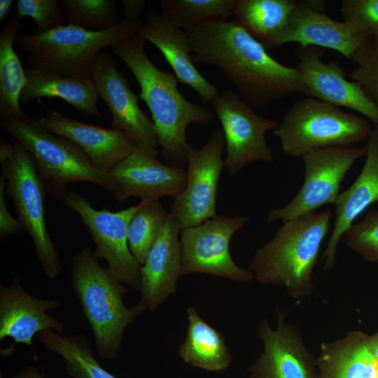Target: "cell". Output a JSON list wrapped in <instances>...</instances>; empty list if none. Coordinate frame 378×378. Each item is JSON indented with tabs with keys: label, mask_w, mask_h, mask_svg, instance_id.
Returning <instances> with one entry per match:
<instances>
[{
	"label": "cell",
	"mask_w": 378,
	"mask_h": 378,
	"mask_svg": "<svg viewBox=\"0 0 378 378\" xmlns=\"http://www.w3.org/2000/svg\"><path fill=\"white\" fill-rule=\"evenodd\" d=\"M186 31L193 61L220 69L251 106L303 93L296 69L275 60L237 20L211 22Z\"/></svg>",
	"instance_id": "1"
},
{
	"label": "cell",
	"mask_w": 378,
	"mask_h": 378,
	"mask_svg": "<svg viewBox=\"0 0 378 378\" xmlns=\"http://www.w3.org/2000/svg\"><path fill=\"white\" fill-rule=\"evenodd\" d=\"M147 41L138 33L113 44V52L130 69L141 89L139 98L148 106L159 146L169 165L187 164L190 146L186 131L191 124L203 126L213 120L211 111L187 99L178 90L176 76L158 69L145 51Z\"/></svg>",
	"instance_id": "2"
},
{
	"label": "cell",
	"mask_w": 378,
	"mask_h": 378,
	"mask_svg": "<svg viewBox=\"0 0 378 378\" xmlns=\"http://www.w3.org/2000/svg\"><path fill=\"white\" fill-rule=\"evenodd\" d=\"M71 286L94 337L98 356L115 359L127 328L147 309L139 301L132 307L124 303L127 288L85 247L72 258Z\"/></svg>",
	"instance_id": "3"
},
{
	"label": "cell",
	"mask_w": 378,
	"mask_h": 378,
	"mask_svg": "<svg viewBox=\"0 0 378 378\" xmlns=\"http://www.w3.org/2000/svg\"><path fill=\"white\" fill-rule=\"evenodd\" d=\"M331 219L332 213L327 210L283 223L273 238L254 254L249 269L256 280L283 286L295 298L307 295Z\"/></svg>",
	"instance_id": "4"
},
{
	"label": "cell",
	"mask_w": 378,
	"mask_h": 378,
	"mask_svg": "<svg viewBox=\"0 0 378 378\" xmlns=\"http://www.w3.org/2000/svg\"><path fill=\"white\" fill-rule=\"evenodd\" d=\"M144 20L126 18L115 27L101 31L64 24L41 34H17L14 45L29 53L34 66L67 77L91 78L98 54L138 33Z\"/></svg>",
	"instance_id": "5"
},
{
	"label": "cell",
	"mask_w": 378,
	"mask_h": 378,
	"mask_svg": "<svg viewBox=\"0 0 378 378\" xmlns=\"http://www.w3.org/2000/svg\"><path fill=\"white\" fill-rule=\"evenodd\" d=\"M4 130L30 154L47 193L62 200L72 182L94 183L112 192L108 174L97 169L84 152L71 140L54 135L26 114L18 118H0Z\"/></svg>",
	"instance_id": "6"
},
{
	"label": "cell",
	"mask_w": 378,
	"mask_h": 378,
	"mask_svg": "<svg viewBox=\"0 0 378 378\" xmlns=\"http://www.w3.org/2000/svg\"><path fill=\"white\" fill-rule=\"evenodd\" d=\"M0 163L6 192L13 202L17 218L32 239L44 274L54 279L61 273L62 262L45 219L47 192L32 158L20 143L1 141Z\"/></svg>",
	"instance_id": "7"
},
{
	"label": "cell",
	"mask_w": 378,
	"mask_h": 378,
	"mask_svg": "<svg viewBox=\"0 0 378 378\" xmlns=\"http://www.w3.org/2000/svg\"><path fill=\"white\" fill-rule=\"evenodd\" d=\"M372 130L362 117L309 97L287 110L274 134L286 155L302 157L316 149L348 147L367 141Z\"/></svg>",
	"instance_id": "8"
},
{
	"label": "cell",
	"mask_w": 378,
	"mask_h": 378,
	"mask_svg": "<svg viewBox=\"0 0 378 378\" xmlns=\"http://www.w3.org/2000/svg\"><path fill=\"white\" fill-rule=\"evenodd\" d=\"M62 201L85 224L95 244L94 256L105 260L120 281L140 290L141 265L127 242L128 224L140 203L118 211L96 209L85 196L74 190H67Z\"/></svg>",
	"instance_id": "9"
},
{
	"label": "cell",
	"mask_w": 378,
	"mask_h": 378,
	"mask_svg": "<svg viewBox=\"0 0 378 378\" xmlns=\"http://www.w3.org/2000/svg\"><path fill=\"white\" fill-rule=\"evenodd\" d=\"M366 154L365 146L321 148L303 155L305 174L300 190L286 206L272 209L267 223H285L314 213L326 204H335L346 174Z\"/></svg>",
	"instance_id": "10"
},
{
	"label": "cell",
	"mask_w": 378,
	"mask_h": 378,
	"mask_svg": "<svg viewBox=\"0 0 378 378\" xmlns=\"http://www.w3.org/2000/svg\"><path fill=\"white\" fill-rule=\"evenodd\" d=\"M246 216H218L181 230V276L204 273L238 282H249L254 275L238 266L230 252L234 234L248 222Z\"/></svg>",
	"instance_id": "11"
},
{
	"label": "cell",
	"mask_w": 378,
	"mask_h": 378,
	"mask_svg": "<svg viewBox=\"0 0 378 378\" xmlns=\"http://www.w3.org/2000/svg\"><path fill=\"white\" fill-rule=\"evenodd\" d=\"M224 149L220 129L214 130L201 148L190 145L186 155V185L174 197L169 211L178 220L181 230L216 216L218 181L225 167Z\"/></svg>",
	"instance_id": "12"
},
{
	"label": "cell",
	"mask_w": 378,
	"mask_h": 378,
	"mask_svg": "<svg viewBox=\"0 0 378 378\" xmlns=\"http://www.w3.org/2000/svg\"><path fill=\"white\" fill-rule=\"evenodd\" d=\"M212 105L224 135L225 167L231 175L253 162L274 161L265 134L276 128L279 123L276 120L255 113L250 105L230 90L220 93Z\"/></svg>",
	"instance_id": "13"
},
{
	"label": "cell",
	"mask_w": 378,
	"mask_h": 378,
	"mask_svg": "<svg viewBox=\"0 0 378 378\" xmlns=\"http://www.w3.org/2000/svg\"><path fill=\"white\" fill-rule=\"evenodd\" d=\"M98 97L105 102L111 115L113 129L121 131L140 146L158 154V139L154 123L140 108L139 97L106 51L97 56L92 74Z\"/></svg>",
	"instance_id": "14"
},
{
	"label": "cell",
	"mask_w": 378,
	"mask_h": 378,
	"mask_svg": "<svg viewBox=\"0 0 378 378\" xmlns=\"http://www.w3.org/2000/svg\"><path fill=\"white\" fill-rule=\"evenodd\" d=\"M294 66L303 93L337 107L354 110L378 126V105L365 92L360 84L346 79L337 62H323V51L314 46L299 47Z\"/></svg>",
	"instance_id": "15"
},
{
	"label": "cell",
	"mask_w": 378,
	"mask_h": 378,
	"mask_svg": "<svg viewBox=\"0 0 378 378\" xmlns=\"http://www.w3.org/2000/svg\"><path fill=\"white\" fill-rule=\"evenodd\" d=\"M157 154L139 145L115 166L108 174L113 183L112 194L118 202L131 197L141 201L176 197L186 185V171L160 162Z\"/></svg>",
	"instance_id": "16"
},
{
	"label": "cell",
	"mask_w": 378,
	"mask_h": 378,
	"mask_svg": "<svg viewBox=\"0 0 378 378\" xmlns=\"http://www.w3.org/2000/svg\"><path fill=\"white\" fill-rule=\"evenodd\" d=\"M326 1H297L288 26L276 47L298 43L300 47L314 46L332 49L348 59L368 40L344 22L330 18L325 11Z\"/></svg>",
	"instance_id": "17"
},
{
	"label": "cell",
	"mask_w": 378,
	"mask_h": 378,
	"mask_svg": "<svg viewBox=\"0 0 378 378\" xmlns=\"http://www.w3.org/2000/svg\"><path fill=\"white\" fill-rule=\"evenodd\" d=\"M58 299H42L27 293L15 276L8 286L0 285V340L11 338L15 344L31 346L40 332L52 330L63 334L64 325L48 311L59 308Z\"/></svg>",
	"instance_id": "18"
},
{
	"label": "cell",
	"mask_w": 378,
	"mask_h": 378,
	"mask_svg": "<svg viewBox=\"0 0 378 378\" xmlns=\"http://www.w3.org/2000/svg\"><path fill=\"white\" fill-rule=\"evenodd\" d=\"M38 122L51 133L75 143L94 167L106 174L139 145L121 131L69 118L55 111L50 110Z\"/></svg>",
	"instance_id": "19"
},
{
	"label": "cell",
	"mask_w": 378,
	"mask_h": 378,
	"mask_svg": "<svg viewBox=\"0 0 378 378\" xmlns=\"http://www.w3.org/2000/svg\"><path fill=\"white\" fill-rule=\"evenodd\" d=\"M138 34L162 52L177 80L191 87L205 104H211L220 93L216 85L206 80L195 67L187 31L161 14L149 10Z\"/></svg>",
	"instance_id": "20"
},
{
	"label": "cell",
	"mask_w": 378,
	"mask_h": 378,
	"mask_svg": "<svg viewBox=\"0 0 378 378\" xmlns=\"http://www.w3.org/2000/svg\"><path fill=\"white\" fill-rule=\"evenodd\" d=\"M180 225L168 212L164 227L141 265V302L152 312L174 293L181 276Z\"/></svg>",
	"instance_id": "21"
},
{
	"label": "cell",
	"mask_w": 378,
	"mask_h": 378,
	"mask_svg": "<svg viewBox=\"0 0 378 378\" xmlns=\"http://www.w3.org/2000/svg\"><path fill=\"white\" fill-rule=\"evenodd\" d=\"M365 146V161L359 175L346 190L339 194L334 204V226L323 255L326 269L335 265L341 237L358 216L378 202V126L372 130Z\"/></svg>",
	"instance_id": "22"
},
{
	"label": "cell",
	"mask_w": 378,
	"mask_h": 378,
	"mask_svg": "<svg viewBox=\"0 0 378 378\" xmlns=\"http://www.w3.org/2000/svg\"><path fill=\"white\" fill-rule=\"evenodd\" d=\"M258 333L264 349L251 368L252 378H309L302 342L282 315L275 329L267 320L262 321Z\"/></svg>",
	"instance_id": "23"
},
{
	"label": "cell",
	"mask_w": 378,
	"mask_h": 378,
	"mask_svg": "<svg viewBox=\"0 0 378 378\" xmlns=\"http://www.w3.org/2000/svg\"><path fill=\"white\" fill-rule=\"evenodd\" d=\"M40 98H59L89 115L101 116L97 106L98 94L92 78L67 77L31 66L26 70V83L20 100L27 104Z\"/></svg>",
	"instance_id": "24"
},
{
	"label": "cell",
	"mask_w": 378,
	"mask_h": 378,
	"mask_svg": "<svg viewBox=\"0 0 378 378\" xmlns=\"http://www.w3.org/2000/svg\"><path fill=\"white\" fill-rule=\"evenodd\" d=\"M186 313V336L178 349L181 358L208 372H222L228 368L232 356L221 333L203 320L194 307H188Z\"/></svg>",
	"instance_id": "25"
},
{
	"label": "cell",
	"mask_w": 378,
	"mask_h": 378,
	"mask_svg": "<svg viewBox=\"0 0 378 378\" xmlns=\"http://www.w3.org/2000/svg\"><path fill=\"white\" fill-rule=\"evenodd\" d=\"M296 4L295 0H237L234 15L266 48H276Z\"/></svg>",
	"instance_id": "26"
},
{
	"label": "cell",
	"mask_w": 378,
	"mask_h": 378,
	"mask_svg": "<svg viewBox=\"0 0 378 378\" xmlns=\"http://www.w3.org/2000/svg\"><path fill=\"white\" fill-rule=\"evenodd\" d=\"M322 359L330 378H376L378 360L372 354L369 339L351 332L340 340L323 346Z\"/></svg>",
	"instance_id": "27"
},
{
	"label": "cell",
	"mask_w": 378,
	"mask_h": 378,
	"mask_svg": "<svg viewBox=\"0 0 378 378\" xmlns=\"http://www.w3.org/2000/svg\"><path fill=\"white\" fill-rule=\"evenodd\" d=\"M20 29L19 19L12 18L0 33V118H18L25 113L20 100L26 83V71L14 50Z\"/></svg>",
	"instance_id": "28"
},
{
	"label": "cell",
	"mask_w": 378,
	"mask_h": 378,
	"mask_svg": "<svg viewBox=\"0 0 378 378\" xmlns=\"http://www.w3.org/2000/svg\"><path fill=\"white\" fill-rule=\"evenodd\" d=\"M37 335L45 349L60 356L71 378H118L101 366L83 334L63 335L46 330Z\"/></svg>",
	"instance_id": "29"
},
{
	"label": "cell",
	"mask_w": 378,
	"mask_h": 378,
	"mask_svg": "<svg viewBox=\"0 0 378 378\" xmlns=\"http://www.w3.org/2000/svg\"><path fill=\"white\" fill-rule=\"evenodd\" d=\"M161 15L188 31L234 15L237 0H161Z\"/></svg>",
	"instance_id": "30"
},
{
	"label": "cell",
	"mask_w": 378,
	"mask_h": 378,
	"mask_svg": "<svg viewBox=\"0 0 378 378\" xmlns=\"http://www.w3.org/2000/svg\"><path fill=\"white\" fill-rule=\"evenodd\" d=\"M127 227L130 249L141 265L158 239L168 214L159 200L140 201Z\"/></svg>",
	"instance_id": "31"
},
{
	"label": "cell",
	"mask_w": 378,
	"mask_h": 378,
	"mask_svg": "<svg viewBox=\"0 0 378 378\" xmlns=\"http://www.w3.org/2000/svg\"><path fill=\"white\" fill-rule=\"evenodd\" d=\"M66 24L101 31L111 29L122 20L114 0H59Z\"/></svg>",
	"instance_id": "32"
},
{
	"label": "cell",
	"mask_w": 378,
	"mask_h": 378,
	"mask_svg": "<svg viewBox=\"0 0 378 378\" xmlns=\"http://www.w3.org/2000/svg\"><path fill=\"white\" fill-rule=\"evenodd\" d=\"M351 59L356 67L349 78L359 83L366 94L378 105V38L368 40Z\"/></svg>",
	"instance_id": "33"
},
{
	"label": "cell",
	"mask_w": 378,
	"mask_h": 378,
	"mask_svg": "<svg viewBox=\"0 0 378 378\" xmlns=\"http://www.w3.org/2000/svg\"><path fill=\"white\" fill-rule=\"evenodd\" d=\"M346 244L371 261L378 262V210H370L344 234Z\"/></svg>",
	"instance_id": "34"
},
{
	"label": "cell",
	"mask_w": 378,
	"mask_h": 378,
	"mask_svg": "<svg viewBox=\"0 0 378 378\" xmlns=\"http://www.w3.org/2000/svg\"><path fill=\"white\" fill-rule=\"evenodd\" d=\"M16 9L18 19L30 17L34 20L35 34L66 24L57 0H17Z\"/></svg>",
	"instance_id": "35"
},
{
	"label": "cell",
	"mask_w": 378,
	"mask_h": 378,
	"mask_svg": "<svg viewBox=\"0 0 378 378\" xmlns=\"http://www.w3.org/2000/svg\"><path fill=\"white\" fill-rule=\"evenodd\" d=\"M340 10L343 22L369 38H378V0H343Z\"/></svg>",
	"instance_id": "36"
},
{
	"label": "cell",
	"mask_w": 378,
	"mask_h": 378,
	"mask_svg": "<svg viewBox=\"0 0 378 378\" xmlns=\"http://www.w3.org/2000/svg\"><path fill=\"white\" fill-rule=\"evenodd\" d=\"M6 184L4 177L0 176V239L16 234L22 229L18 218L10 213L5 197Z\"/></svg>",
	"instance_id": "37"
},
{
	"label": "cell",
	"mask_w": 378,
	"mask_h": 378,
	"mask_svg": "<svg viewBox=\"0 0 378 378\" xmlns=\"http://www.w3.org/2000/svg\"><path fill=\"white\" fill-rule=\"evenodd\" d=\"M146 2L145 0L121 1L125 18L130 20L141 19V15L145 9Z\"/></svg>",
	"instance_id": "38"
},
{
	"label": "cell",
	"mask_w": 378,
	"mask_h": 378,
	"mask_svg": "<svg viewBox=\"0 0 378 378\" xmlns=\"http://www.w3.org/2000/svg\"><path fill=\"white\" fill-rule=\"evenodd\" d=\"M12 378H46L40 374L37 368L27 365L20 368Z\"/></svg>",
	"instance_id": "39"
},
{
	"label": "cell",
	"mask_w": 378,
	"mask_h": 378,
	"mask_svg": "<svg viewBox=\"0 0 378 378\" xmlns=\"http://www.w3.org/2000/svg\"><path fill=\"white\" fill-rule=\"evenodd\" d=\"M13 4V0H1L0 1V22L2 23L5 19L9 15L10 8Z\"/></svg>",
	"instance_id": "40"
},
{
	"label": "cell",
	"mask_w": 378,
	"mask_h": 378,
	"mask_svg": "<svg viewBox=\"0 0 378 378\" xmlns=\"http://www.w3.org/2000/svg\"><path fill=\"white\" fill-rule=\"evenodd\" d=\"M371 351L378 360V335L369 340Z\"/></svg>",
	"instance_id": "41"
},
{
	"label": "cell",
	"mask_w": 378,
	"mask_h": 378,
	"mask_svg": "<svg viewBox=\"0 0 378 378\" xmlns=\"http://www.w3.org/2000/svg\"><path fill=\"white\" fill-rule=\"evenodd\" d=\"M376 378H378V365H377V377Z\"/></svg>",
	"instance_id": "42"
}]
</instances>
